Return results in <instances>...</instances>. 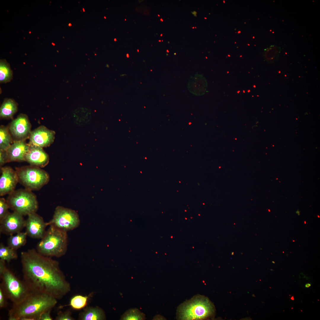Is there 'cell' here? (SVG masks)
I'll use <instances>...</instances> for the list:
<instances>
[{"label":"cell","instance_id":"cell-16","mask_svg":"<svg viewBox=\"0 0 320 320\" xmlns=\"http://www.w3.org/2000/svg\"><path fill=\"white\" fill-rule=\"evenodd\" d=\"M208 84L207 80L203 75L196 73L191 76L188 83L189 91L196 96H201L206 93Z\"/></svg>","mask_w":320,"mask_h":320},{"label":"cell","instance_id":"cell-3","mask_svg":"<svg viewBox=\"0 0 320 320\" xmlns=\"http://www.w3.org/2000/svg\"><path fill=\"white\" fill-rule=\"evenodd\" d=\"M68 244L67 232L50 225L38 243L36 250L45 256L59 257L65 254Z\"/></svg>","mask_w":320,"mask_h":320},{"label":"cell","instance_id":"cell-18","mask_svg":"<svg viewBox=\"0 0 320 320\" xmlns=\"http://www.w3.org/2000/svg\"><path fill=\"white\" fill-rule=\"evenodd\" d=\"M106 318L103 310L98 307H88L80 314L79 319L81 320H102Z\"/></svg>","mask_w":320,"mask_h":320},{"label":"cell","instance_id":"cell-15","mask_svg":"<svg viewBox=\"0 0 320 320\" xmlns=\"http://www.w3.org/2000/svg\"><path fill=\"white\" fill-rule=\"evenodd\" d=\"M25 161L30 165L41 168L48 164L49 157L43 148L29 145V150L25 156Z\"/></svg>","mask_w":320,"mask_h":320},{"label":"cell","instance_id":"cell-17","mask_svg":"<svg viewBox=\"0 0 320 320\" xmlns=\"http://www.w3.org/2000/svg\"><path fill=\"white\" fill-rule=\"evenodd\" d=\"M17 103L14 99L5 98L0 107V118L4 119H12L17 111Z\"/></svg>","mask_w":320,"mask_h":320},{"label":"cell","instance_id":"cell-14","mask_svg":"<svg viewBox=\"0 0 320 320\" xmlns=\"http://www.w3.org/2000/svg\"><path fill=\"white\" fill-rule=\"evenodd\" d=\"M29 147L25 140L13 142L6 151L7 163L25 161V156Z\"/></svg>","mask_w":320,"mask_h":320},{"label":"cell","instance_id":"cell-6","mask_svg":"<svg viewBox=\"0 0 320 320\" xmlns=\"http://www.w3.org/2000/svg\"><path fill=\"white\" fill-rule=\"evenodd\" d=\"M6 201L9 209L23 216L36 212L38 208L36 196L25 188L15 190L9 195Z\"/></svg>","mask_w":320,"mask_h":320},{"label":"cell","instance_id":"cell-20","mask_svg":"<svg viewBox=\"0 0 320 320\" xmlns=\"http://www.w3.org/2000/svg\"><path fill=\"white\" fill-rule=\"evenodd\" d=\"M8 127H0V150L6 151L13 142Z\"/></svg>","mask_w":320,"mask_h":320},{"label":"cell","instance_id":"cell-13","mask_svg":"<svg viewBox=\"0 0 320 320\" xmlns=\"http://www.w3.org/2000/svg\"><path fill=\"white\" fill-rule=\"evenodd\" d=\"M47 226V223L36 212L28 215L25 220V232L31 238L41 239L46 232Z\"/></svg>","mask_w":320,"mask_h":320},{"label":"cell","instance_id":"cell-10","mask_svg":"<svg viewBox=\"0 0 320 320\" xmlns=\"http://www.w3.org/2000/svg\"><path fill=\"white\" fill-rule=\"evenodd\" d=\"M23 216L15 212H9L0 222V232L10 236L21 232L25 227Z\"/></svg>","mask_w":320,"mask_h":320},{"label":"cell","instance_id":"cell-8","mask_svg":"<svg viewBox=\"0 0 320 320\" xmlns=\"http://www.w3.org/2000/svg\"><path fill=\"white\" fill-rule=\"evenodd\" d=\"M80 222L79 215L75 210L58 206L55 209L52 219L47 223V225L68 232L78 227Z\"/></svg>","mask_w":320,"mask_h":320},{"label":"cell","instance_id":"cell-9","mask_svg":"<svg viewBox=\"0 0 320 320\" xmlns=\"http://www.w3.org/2000/svg\"><path fill=\"white\" fill-rule=\"evenodd\" d=\"M13 141L25 140L29 138L31 132V124L28 116L19 115L13 120L8 126Z\"/></svg>","mask_w":320,"mask_h":320},{"label":"cell","instance_id":"cell-30","mask_svg":"<svg viewBox=\"0 0 320 320\" xmlns=\"http://www.w3.org/2000/svg\"><path fill=\"white\" fill-rule=\"evenodd\" d=\"M51 310L49 311L44 313L41 316L40 320H52L50 313Z\"/></svg>","mask_w":320,"mask_h":320},{"label":"cell","instance_id":"cell-26","mask_svg":"<svg viewBox=\"0 0 320 320\" xmlns=\"http://www.w3.org/2000/svg\"><path fill=\"white\" fill-rule=\"evenodd\" d=\"M9 209L6 199L3 197L0 198V222L1 221L9 212Z\"/></svg>","mask_w":320,"mask_h":320},{"label":"cell","instance_id":"cell-24","mask_svg":"<svg viewBox=\"0 0 320 320\" xmlns=\"http://www.w3.org/2000/svg\"><path fill=\"white\" fill-rule=\"evenodd\" d=\"M281 51L280 47L274 45H271L264 50V57L268 62H273L278 59Z\"/></svg>","mask_w":320,"mask_h":320},{"label":"cell","instance_id":"cell-1","mask_svg":"<svg viewBox=\"0 0 320 320\" xmlns=\"http://www.w3.org/2000/svg\"><path fill=\"white\" fill-rule=\"evenodd\" d=\"M23 280L31 291L44 293L60 299L70 290V284L59 262L34 249L21 253Z\"/></svg>","mask_w":320,"mask_h":320},{"label":"cell","instance_id":"cell-35","mask_svg":"<svg viewBox=\"0 0 320 320\" xmlns=\"http://www.w3.org/2000/svg\"><path fill=\"white\" fill-rule=\"evenodd\" d=\"M318 217H319V216L318 215Z\"/></svg>","mask_w":320,"mask_h":320},{"label":"cell","instance_id":"cell-33","mask_svg":"<svg viewBox=\"0 0 320 320\" xmlns=\"http://www.w3.org/2000/svg\"><path fill=\"white\" fill-rule=\"evenodd\" d=\"M272 263H274V264H275V262H274V261H272Z\"/></svg>","mask_w":320,"mask_h":320},{"label":"cell","instance_id":"cell-21","mask_svg":"<svg viewBox=\"0 0 320 320\" xmlns=\"http://www.w3.org/2000/svg\"><path fill=\"white\" fill-rule=\"evenodd\" d=\"M13 78V72L9 64L5 59L0 60V82H10Z\"/></svg>","mask_w":320,"mask_h":320},{"label":"cell","instance_id":"cell-23","mask_svg":"<svg viewBox=\"0 0 320 320\" xmlns=\"http://www.w3.org/2000/svg\"><path fill=\"white\" fill-rule=\"evenodd\" d=\"M89 296L76 295L72 297L68 305L73 309L80 310L84 308L87 305Z\"/></svg>","mask_w":320,"mask_h":320},{"label":"cell","instance_id":"cell-22","mask_svg":"<svg viewBox=\"0 0 320 320\" xmlns=\"http://www.w3.org/2000/svg\"><path fill=\"white\" fill-rule=\"evenodd\" d=\"M16 250L9 246H6L2 243L0 244V260L7 263L17 258Z\"/></svg>","mask_w":320,"mask_h":320},{"label":"cell","instance_id":"cell-19","mask_svg":"<svg viewBox=\"0 0 320 320\" xmlns=\"http://www.w3.org/2000/svg\"><path fill=\"white\" fill-rule=\"evenodd\" d=\"M27 236L26 232H20L10 236L7 241L8 246L16 250L25 244Z\"/></svg>","mask_w":320,"mask_h":320},{"label":"cell","instance_id":"cell-28","mask_svg":"<svg viewBox=\"0 0 320 320\" xmlns=\"http://www.w3.org/2000/svg\"><path fill=\"white\" fill-rule=\"evenodd\" d=\"M7 298L4 292L0 287V308L2 309L6 308L7 305Z\"/></svg>","mask_w":320,"mask_h":320},{"label":"cell","instance_id":"cell-11","mask_svg":"<svg viewBox=\"0 0 320 320\" xmlns=\"http://www.w3.org/2000/svg\"><path fill=\"white\" fill-rule=\"evenodd\" d=\"M55 133L44 126H41L31 131L28 144L42 148L49 146L54 141Z\"/></svg>","mask_w":320,"mask_h":320},{"label":"cell","instance_id":"cell-27","mask_svg":"<svg viewBox=\"0 0 320 320\" xmlns=\"http://www.w3.org/2000/svg\"><path fill=\"white\" fill-rule=\"evenodd\" d=\"M71 316V311L67 310L64 312L60 311L57 314L55 318L56 320H73Z\"/></svg>","mask_w":320,"mask_h":320},{"label":"cell","instance_id":"cell-7","mask_svg":"<svg viewBox=\"0 0 320 320\" xmlns=\"http://www.w3.org/2000/svg\"><path fill=\"white\" fill-rule=\"evenodd\" d=\"M18 182L25 188L36 191L47 184L49 180V174L41 168L32 165L16 167Z\"/></svg>","mask_w":320,"mask_h":320},{"label":"cell","instance_id":"cell-2","mask_svg":"<svg viewBox=\"0 0 320 320\" xmlns=\"http://www.w3.org/2000/svg\"><path fill=\"white\" fill-rule=\"evenodd\" d=\"M57 299L48 294L31 292L19 303L12 304L9 310V320H40L45 312L52 310Z\"/></svg>","mask_w":320,"mask_h":320},{"label":"cell","instance_id":"cell-25","mask_svg":"<svg viewBox=\"0 0 320 320\" xmlns=\"http://www.w3.org/2000/svg\"><path fill=\"white\" fill-rule=\"evenodd\" d=\"M145 315L137 308H132L126 311L121 316V320H144Z\"/></svg>","mask_w":320,"mask_h":320},{"label":"cell","instance_id":"cell-32","mask_svg":"<svg viewBox=\"0 0 320 320\" xmlns=\"http://www.w3.org/2000/svg\"><path fill=\"white\" fill-rule=\"evenodd\" d=\"M291 300H294V297H293V296H292V297H291Z\"/></svg>","mask_w":320,"mask_h":320},{"label":"cell","instance_id":"cell-34","mask_svg":"<svg viewBox=\"0 0 320 320\" xmlns=\"http://www.w3.org/2000/svg\"><path fill=\"white\" fill-rule=\"evenodd\" d=\"M304 223L305 224H306V222L305 221H304Z\"/></svg>","mask_w":320,"mask_h":320},{"label":"cell","instance_id":"cell-31","mask_svg":"<svg viewBox=\"0 0 320 320\" xmlns=\"http://www.w3.org/2000/svg\"><path fill=\"white\" fill-rule=\"evenodd\" d=\"M311 286V284L310 283H307L305 284V286L306 288H308Z\"/></svg>","mask_w":320,"mask_h":320},{"label":"cell","instance_id":"cell-29","mask_svg":"<svg viewBox=\"0 0 320 320\" xmlns=\"http://www.w3.org/2000/svg\"><path fill=\"white\" fill-rule=\"evenodd\" d=\"M7 163L6 151L0 150V167Z\"/></svg>","mask_w":320,"mask_h":320},{"label":"cell","instance_id":"cell-4","mask_svg":"<svg viewBox=\"0 0 320 320\" xmlns=\"http://www.w3.org/2000/svg\"><path fill=\"white\" fill-rule=\"evenodd\" d=\"M6 263L0 260V287L12 304L17 303L31 291L24 281L19 278L7 266Z\"/></svg>","mask_w":320,"mask_h":320},{"label":"cell","instance_id":"cell-12","mask_svg":"<svg viewBox=\"0 0 320 320\" xmlns=\"http://www.w3.org/2000/svg\"><path fill=\"white\" fill-rule=\"evenodd\" d=\"M0 196L9 195L14 191L18 179L15 170L10 167H1Z\"/></svg>","mask_w":320,"mask_h":320},{"label":"cell","instance_id":"cell-5","mask_svg":"<svg viewBox=\"0 0 320 320\" xmlns=\"http://www.w3.org/2000/svg\"><path fill=\"white\" fill-rule=\"evenodd\" d=\"M213 305L207 297L195 296L179 307L177 315L181 320H198L207 318L214 313Z\"/></svg>","mask_w":320,"mask_h":320},{"label":"cell","instance_id":"cell-36","mask_svg":"<svg viewBox=\"0 0 320 320\" xmlns=\"http://www.w3.org/2000/svg\"><path fill=\"white\" fill-rule=\"evenodd\" d=\"M293 241H294V240H293Z\"/></svg>","mask_w":320,"mask_h":320}]
</instances>
